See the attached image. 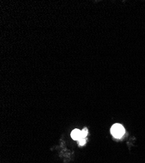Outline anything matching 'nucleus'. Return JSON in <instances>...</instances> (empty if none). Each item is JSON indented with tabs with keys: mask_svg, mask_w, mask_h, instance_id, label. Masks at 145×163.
Segmentation results:
<instances>
[{
	"mask_svg": "<svg viewBox=\"0 0 145 163\" xmlns=\"http://www.w3.org/2000/svg\"><path fill=\"white\" fill-rule=\"evenodd\" d=\"M111 133L116 138H120L125 133V129L120 124L116 123L111 129Z\"/></svg>",
	"mask_w": 145,
	"mask_h": 163,
	"instance_id": "obj_1",
	"label": "nucleus"
},
{
	"mask_svg": "<svg viewBox=\"0 0 145 163\" xmlns=\"http://www.w3.org/2000/svg\"><path fill=\"white\" fill-rule=\"evenodd\" d=\"M71 137L72 139L74 140H79L80 139L83 138H82V134H81V131L79 130V129H74L72 131L71 133Z\"/></svg>",
	"mask_w": 145,
	"mask_h": 163,
	"instance_id": "obj_2",
	"label": "nucleus"
},
{
	"mask_svg": "<svg viewBox=\"0 0 145 163\" xmlns=\"http://www.w3.org/2000/svg\"><path fill=\"white\" fill-rule=\"evenodd\" d=\"M85 143H86V140H85V138H81L79 140V144L80 146H84Z\"/></svg>",
	"mask_w": 145,
	"mask_h": 163,
	"instance_id": "obj_4",
	"label": "nucleus"
},
{
	"mask_svg": "<svg viewBox=\"0 0 145 163\" xmlns=\"http://www.w3.org/2000/svg\"><path fill=\"white\" fill-rule=\"evenodd\" d=\"M81 134H82V138H85V137L87 136L88 134V129L87 128H84L81 131Z\"/></svg>",
	"mask_w": 145,
	"mask_h": 163,
	"instance_id": "obj_3",
	"label": "nucleus"
}]
</instances>
